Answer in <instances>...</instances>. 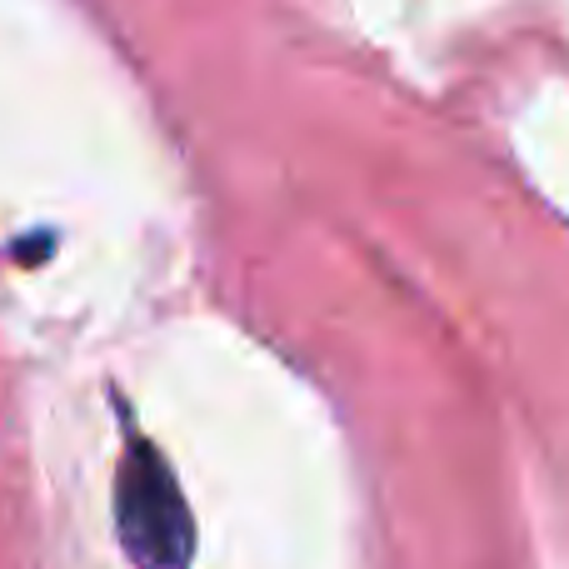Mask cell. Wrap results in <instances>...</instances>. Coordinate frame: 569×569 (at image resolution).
<instances>
[{
  "label": "cell",
  "mask_w": 569,
  "mask_h": 569,
  "mask_svg": "<svg viewBox=\"0 0 569 569\" xmlns=\"http://www.w3.org/2000/svg\"><path fill=\"white\" fill-rule=\"evenodd\" d=\"M116 525L140 569H186L196 550V525L180 500V485L156 445L130 440L116 480Z\"/></svg>",
  "instance_id": "6da1fadb"
}]
</instances>
